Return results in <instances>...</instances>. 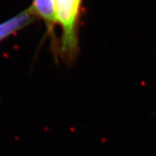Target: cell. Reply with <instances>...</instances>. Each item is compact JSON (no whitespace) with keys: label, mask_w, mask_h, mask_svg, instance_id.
<instances>
[{"label":"cell","mask_w":156,"mask_h":156,"mask_svg":"<svg viewBox=\"0 0 156 156\" xmlns=\"http://www.w3.org/2000/svg\"><path fill=\"white\" fill-rule=\"evenodd\" d=\"M58 24L62 28L58 52L66 62L76 59L79 49V19L81 0H55Z\"/></svg>","instance_id":"cell-1"},{"label":"cell","mask_w":156,"mask_h":156,"mask_svg":"<svg viewBox=\"0 0 156 156\" xmlns=\"http://www.w3.org/2000/svg\"><path fill=\"white\" fill-rule=\"evenodd\" d=\"M30 9L35 17H39L45 22L47 34L53 39V47L58 50L54 33L55 26L58 24L55 0H34Z\"/></svg>","instance_id":"cell-2"},{"label":"cell","mask_w":156,"mask_h":156,"mask_svg":"<svg viewBox=\"0 0 156 156\" xmlns=\"http://www.w3.org/2000/svg\"><path fill=\"white\" fill-rule=\"evenodd\" d=\"M36 17L28 8L4 23H0V41L33 23Z\"/></svg>","instance_id":"cell-3"}]
</instances>
